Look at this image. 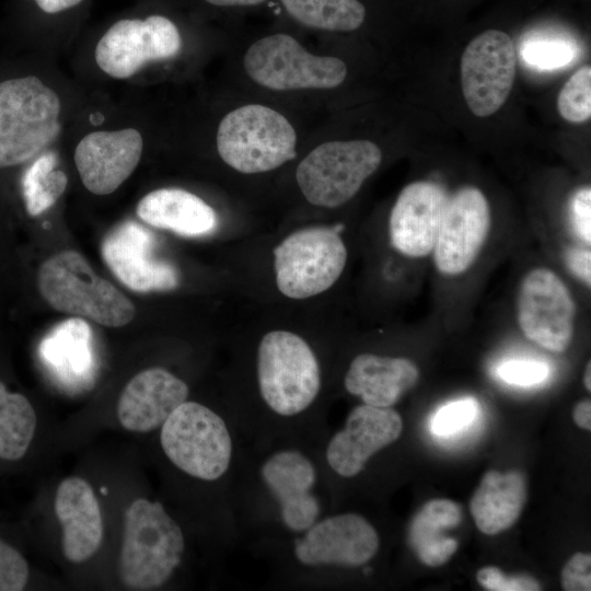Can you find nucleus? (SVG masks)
Wrapping results in <instances>:
<instances>
[{
	"label": "nucleus",
	"mask_w": 591,
	"mask_h": 591,
	"mask_svg": "<svg viewBox=\"0 0 591 591\" xmlns=\"http://www.w3.org/2000/svg\"><path fill=\"white\" fill-rule=\"evenodd\" d=\"M256 384L260 415L247 434L258 445L316 442L321 424L312 414L322 392V368L305 339L289 331L265 334L256 354Z\"/></svg>",
	"instance_id": "obj_1"
},
{
	"label": "nucleus",
	"mask_w": 591,
	"mask_h": 591,
	"mask_svg": "<svg viewBox=\"0 0 591 591\" xmlns=\"http://www.w3.org/2000/svg\"><path fill=\"white\" fill-rule=\"evenodd\" d=\"M281 440L258 447L248 468L256 520L280 537L303 533L325 514L324 475L314 444Z\"/></svg>",
	"instance_id": "obj_2"
},
{
	"label": "nucleus",
	"mask_w": 591,
	"mask_h": 591,
	"mask_svg": "<svg viewBox=\"0 0 591 591\" xmlns=\"http://www.w3.org/2000/svg\"><path fill=\"white\" fill-rule=\"evenodd\" d=\"M239 427L234 418L187 399L163 422L158 434L164 461L182 479L233 498L239 472Z\"/></svg>",
	"instance_id": "obj_3"
},
{
	"label": "nucleus",
	"mask_w": 591,
	"mask_h": 591,
	"mask_svg": "<svg viewBox=\"0 0 591 591\" xmlns=\"http://www.w3.org/2000/svg\"><path fill=\"white\" fill-rule=\"evenodd\" d=\"M188 542L179 520L160 500L132 498L121 515L116 556L118 584L151 591L169 586L182 570Z\"/></svg>",
	"instance_id": "obj_4"
},
{
	"label": "nucleus",
	"mask_w": 591,
	"mask_h": 591,
	"mask_svg": "<svg viewBox=\"0 0 591 591\" xmlns=\"http://www.w3.org/2000/svg\"><path fill=\"white\" fill-rule=\"evenodd\" d=\"M37 287L56 311L107 327L125 326L136 313L132 302L99 277L76 251H63L46 259L37 273Z\"/></svg>",
	"instance_id": "obj_5"
},
{
	"label": "nucleus",
	"mask_w": 591,
	"mask_h": 591,
	"mask_svg": "<svg viewBox=\"0 0 591 591\" xmlns=\"http://www.w3.org/2000/svg\"><path fill=\"white\" fill-rule=\"evenodd\" d=\"M57 93L35 76L0 82V169L28 162L60 134Z\"/></svg>",
	"instance_id": "obj_6"
},
{
	"label": "nucleus",
	"mask_w": 591,
	"mask_h": 591,
	"mask_svg": "<svg viewBox=\"0 0 591 591\" xmlns=\"http://www.w3.org/2000/svg\"><path fill=\"white\" fill-rule=\"evenodd\" d=\"M289 541L291 567L301 577L317 580L328 570L364 566L380 548L376 529L356 512L325 513Z\"/></svg>",
	"instance_id": "obj_7"
},
{
	"label": "nucleus",
	"mask_w": 591,
	"mask_h": 591,
	"mask_svg": "<svg viewBox=\"0 0 591 591\" xmlns=\"http://www.w3.org/2000/svg\"><path fill=\"white\" fill-rule=\"evenodd\" d=\"M216 140L223 162L245 174L275 170L296 157L294 128L282 114L260 104L228 113Z\"/></svg>",
	"instance_id": "obj_8"
},
{
	"label": "nucleus",
	"mask_w": 591,
	"mask_h": 591,
	"mask_svg": "<svg viewBox=\"0 0 591 591\" xmlns=\"http://www.w3.org/2000/svg\"><path fill=\"white\" fill-rule=\"evenodd\" d=\"M276 283L291 299H306L329 289L340 277L347 248L339 228L310 227L288 235L274 250Z\"/></svg>",
	"instance_id": "obj_9"
},
{
	"label": "nucleus",
	"mask_w": 591,
	"mask_h": 591,
	"mask_svg": "<svg viewBox=\"0 0 591 591\" xmlns=\"http://www.w3.org/2000/svg\"><path fill=\"white\" fill-rule=\"evenodd\" d=\"M381 161L382 152L372 141H328L300 162L296 178L310 204L336 208L358 193Z\"/></svg>",
	"instance_id": "obj_10"
},
{
	"label": "nucleus",
	"mask_w": 591,
	"mask_h": 591,
	"mask_svg": "<svg viewBox=\"0 0 591 591\" xmlns=\"http://www.w3.org/2000/svg\"><path fill=\"white\" fill-rule=\"evenodd\" d=\"M243 66L253 81L278 91L333 89L347 76V66L341 59L313 55L285 33L253 43L244 55Z\"/></svg>",
	"instance_id": "obj_11"
},
{
	"label": "nucleus",
	"mask_w": 591,
	"mask_h": 591,
	"mask_svg": "<svg viewBox=\"0 0 591 591\" xmlns=\"http://www.w3.org/2000/svg\"><path fill=\"white\" fill-rule=\"evenodd\" d=\"M402 431L403 419L394 408L355 406L340 429L314 443L322 473L341 479L355 478L375 454L393 444Z\"/></svg>",
	"instance_id": "obj_12"
},
{
	"label": "nucleus",
	"mask_w": 591,
	"mask_h": 591,
	"mask_svg": "<svg viewBox=\"0 0 591 591\" xmlns=\"http://www.w3.org/2000/svg\"><path fill=\"white\" fill-rule=\"evenodd\" d=\"M515 309L519 327L528 339L553 352H563L569 347L576 303L553 270L536 267L522 278Z\"/></svg>",
	"instance_id": "obj_13"
},
{
	"label": "nucleus",
	"mask_w": 591,
	"mask_h": 591,
	"mask_svg": "<svg viewBox=\"0 0 591 591\" xmlns=\"http://www.w3.org/2000/svg\"><path fill=\"white\" fill-rule=\"evenodd\" d=\"M517 54L511 37L488 30L473 38L461 58V82L465 102L478 117L496 113L514 83Z\"/></svg>",
	"instance_id": "obj_14"
},
{
	"label": "nucleus",
	"mask_w": 591,
	"mask_h": 591,
	"mask_svg": "<svg viewBox=\"0 0 591 591\" xmlns=\"http://www.w3.org/2000/svg\"><path fill=\"white\" fill-rule=\"evenodd\" d=\"M181 47V34L170 19L163 15L126 19L114 23L101 37L95 60L109 77L126 79L150 61L173 58Z\"/></svg>",
	"instance_id": "obj_15"
},
{
	"label": "nucleus",
	"mask_w": 591,
	"mask_h": 591,
	"mask_svg": "<svg viewBox=\"0 0 591 591\" xmlns=\"http://www.w3.org/2000/svg\"><path fill=\"white\" fill-rule=\"evenodd\" d=\"M490 207L476 187L465 186L447 198L433 247L437 269L448 276L466 271L490 230Z\"/></svg>",
	"instance_id": "obj_16"
},
{
	"label": "nucleus",
	"mask_w": 591,
	"mask_h": 591,
	"mask_svg": "<svg viewBox=\"0 0 591 591\" xmlns=\"http://www.w3.org/2000/svg\"><path fill=\"white\" fill-rule=\"evenodd\" d=\"M53 508L63 559L77 567L90 563L105 542L103 507L94 486L83 476H66L56 487Z\"/></svg>",
	"instance_id": "obj_17"
},
{
	"label": "nucleus",
	"mask_w": 591,
	"mask_h": 591,
	"mask_svg": "<svg viewBox=\"0 0 591 591\" xmlns=\"http://www.w3.org/2000/svg\"><path fill=\"white\" fill-rule=\"evenodd\" d=\"M153 233L135 221H125L104 237L102 257L115 277L137 292L171 291L179 274L158 256Z\"/></svg>",
	"instance_id": "obj_18"
},
{
	"label": "nucleus",
	"mask_w": 591,
	"mask_h": 591,
	"mask_svg": "<svg viewBox=\"0 0 591 591\" xmlns=\"http://www.w3.org/2000/svg\"><path fill=\"white\" fill-rule=\"evenodd\" d=\"M188 398L189 386L183 379L162 367L147 368L123 387L116 403V421L129 433H157Z\"/></svg>",
	"instance_id": "obj_19"
},
{
	"label": "nucleus",
	"mask_w": 591,
	"mask_h": 591,
	"mask_svg": "<svg viewBox=\"0 0 591 591\" xmlns=\"http://www.w3.org/2000/svg\"><path fill=\"white\" fill-rule=\"evenodd\" d=\"M142 149V137L134 128L88 134L73 157L82 184L95 195L114 193L137 167Z\"/></svg>",
	"instance_id": "obj_20"
},
{
	"label": "nucleus",
	"mask_w": 591,
	"mask_h": 591,
	"mask_svg": "<svg viewBox=\"0 0 591 591\" xmlns=\"http://www.w3.org/2000/svg\"><path fill=\"white\" fill-rule=\"evenodd\" d=\"M447 198L444 190L431 182L418 181L405 186L390 216L392 246L415 258L432 253Z\"/></svg>",
	"instance_id": "obj_21"
},
{
	"label": "nucleus",
	"mask_w": 591,
	"mask_h": 591,
	"mask_svg": "<svg viewBox=\"0 0 591 591\" xmlns=\"http://www.w3.org/2000/svg\"><path fill=\"white\" fill-rule=\"evenodd\" d=\"M419 379L417 366L407 358L363 352L345 374L346 391L375 407H392Z\"/></svg>",
	"instance_id": "obj_22"
},
{
	"label": "nucleus",
	"mask_w": 591,
	"mask_h": 591,
	"mask_svg": "<svg viewBox=\"0 0 591 591\" xmlns=\"http://www.w3.org/2000/svg\"><path fill=\"white\" fill-rule=\"evenodd\" d=\"M42 424L32 399L0 379V474L31 464L39 447Z\"/></svg>",
	"instance_id": "obj_23"
},
{
	"label": "nucleus",
	"mask_w": 591,
	"mask_h": 591,
	"mask_svg": "<svg viewBox=\"0 0 591 591\" xmlns=\"http://www.w3.org/2000/svg\"><path fill=\"white\" fill-rule=\"evenodd\" d=\"M137 215L146 223L183 236H200L215 230V210L197 195L182 188L150 192L137 205Z\"/></svg>",
	"instance_id": "obj_24"
},
{
	"label": "nucleus",
	"mask_w": 591,
	"mask_h": 591,
	"mask_svg": "<svg viewBox=\"0 0 591 591\" xmlns=\"http://www.w3.org/2000/svg\"><path fill=\"white\" fill-rule=\"evenodd\" d=\"M526 502V480L519 471L485 473L470 501L477 529L486 535L511 528Z\"/></svg>",
	"instance_id": "obj_25"
},
{
	"label": "nucleus",
	"mask_w": 591,
	"mask_h": 591,
	"mask_svg": "<svg viewBox=\"0 0 591 591\" xmlns=\"http://www.w3.org/2000/svg\"><path fill=\"white\" fill-rule=\"evenodd\" d=\"M462 517L460 505L449 499H432L417 511L408 528V543L422 564L440 567L454 555L459 543L445 534Z\"/></svg>",
	"instance_id": "obj_26"
},
{
	"label": "nucleus",
	"mask_w": 591,
	"mask_h": 591,
	"mask_svg": "<svg viewBox=\"0 0 591 591\" xmlns=\"http://www.w3.org/2000/svg\"><path fill=\"white\" fill-rule=\"evenodd\" d=\"M91 328L81 317L62 321L43 339L40 354L66 378H81L91 368Z\"/></svg>",
	"instance_id": "obj_27"
},
{
	"label": "nucleus",
	"mask_w": 591,
	"mask_h": 591,
	"mask_svg": "<svg viewBox=\"0 0 591 591\" xmlns=\"http://www.w3.org/2000/svg\"><path fill=\"white\" fill-rule=\"evenodd\" d=\"M287 13L304 26L350 32L360 27L366 9L358 0H280Z\"/></svg>",
	"instance_id": "obj_28"
},
{
	"label": "nucleus",
	"mask_w": 591,
	"mask_h": 591,
	"mask_svg": "<svg viewBox=\"0 0 591 591\" xmlns=\"http://www.w3.org/2000/svg\"><path fill=\"white\" fill-rule=\"evenodd\" d=\"M57 155L44 152L26 170L22 177V193L28 215L35 217L50 208L67 187V176L55 170Z\"/></svg>",
	"instance_id": "obj_29"
},
{
	"label": "nucleus",
	"mask_w": 591,
	"mask_h": 591,
	"mask_svg": "<svg viewBox=\"0 0 591 591\" xmlns=\"http://www.w3.org/2000/svg\"><path fill=\"white\" fill-rule=\"evenodd\" d=\"M557 108L569 123H583L591 116V68L584 66L576 71L561 88Z\"/></svg>",
	"instance_id": "obj_30"
},
{
	"label": "nucleus",
	"mask_w": 591,
	"mask_h": 591,
	"mask_svg": "<svg viewBox=\"0 0 591 591\" xmlns=\"http://www.w3.org/2000/svg\"><path fill=\"white\" fill-rule=\"evenodd\" d=\"M521 54L529 65L548 70L569 63L576 55V48L567 40L536 38L524 44Z\"/></svg>",
	"instance_id": "obj_31"
},
{
	"label": "nucleus",
	"mask_w": 591,
	"mask_h": 591,
	"mask_svg": "<svg viewBox=\"0 0 591 591\" xmlns=\"http://www.w3.org/2000/svg\"><path fill=\"white\" fill-rule=\"evenodd\" d=\"M26 568V557L21 546L8 534L0 532V591L14 590Z\"/></svg>",
	"instance_id": "obj_32"
},
{
	"label": "nucleus",
	"mask_w": 591,
	"mask_h": 591,
	"mask_svg": "<svg viewBox=\"0 0 591 591\" xmlns=\"http://www.w3.org/2000/svg\"><path fill=\"white\" fill-rule=\"evenodd\" d=\"M477 413L474 399L452 402L438 410L431 421V430L438 436L453 434L473 421Z\"/></svg>",
	"instance_id": "obj_33"
},
{
	"label": "nucleus",
	"mask_w": 591,
	"mask_h": 591,
	"mask_svg": "<svg viewBox=\"0 0 591 591\" xmlns=\"http://www.w3.org/2000/svg\"><path fill=\"white\" fill-rule=\"evenodd\" d=\"M478 584L488 591H540L538 581L525 573L505 575L498 567L487 566L476 573Z\"/></svg>",
	"instance_id": "obj_34"
},
{
	"label": "nucleus",
	"mask_w": 591,
	"mask_h": 591,
	"mask_svg": "<svg viewBox=\"0 0 591 591\" xmlns=\"http://www.w3.org/2000/svg\"><path fill=\"white\" fill-rule=\"evenodd\" d=\"M498 373L510 384L529 386L542 382L548 375L546 364L536 361L513 360L503 363Z\"/></svg>",
	"instance_id": "obj_35"
},
{
	"label": "nucleus",
	"mask_w": 591,
	"mask_h": 591,
	"mask_svg": "<svg viewBox=\"0 0 591 591\" xmlns=\"http://www.w3.org/2000/svg\"><path fill=\"white\" fill-rule=\"evenodd\" d=\"M561 588L565 591L591 590V556L578 552L565 564L560 573Z\"/></svg>",
	"instance_id": "obj_36"
},
{
	"label": "nucleus",
	"mask_w": 591,
	"mask_h": 591,
	"mask_svg": "<svg viewBox=\"0 0 591 591\" xmlns=\"http://www.w3.org/2000/svg\"><path fill=\"white\" fill-rule=\"evenodd\" d=\"M570 219L577 235L587 244L591 242V189L579 188L570 201Z\"/></svg>",
	"instance_id": "obj_37"
},
{
	"label": "nucleus",
	"mask_w": 591,
	"mask_h": 591,
	"mask_svg": "<svg viewBox=\"0 0 591 591\" xmlns=\"http://www.w3.org/2000/svg\"><path fill=\"white\" fill-rule=\"evenodd\" d=\"M569 270L588 287L591 285V253L589 250L569 248L566 252Z\"/></svg>",
	"instance_id": "obj_38"
},
{
	"label": "nucleus",
	"mask_w": 591,
	"mask_h": 591,
	"mask_svg": "<svg viewBox=\"0 0 591 591\" xmlns=\"http://www.w3.org/2000/svg\"><path fill=\"white\" fill-rule=\"evenodd\" d=\"M575 424L586 430H591V402L583 399L576 404L572 410Z\"/></svg>",
	"instance_id": "obj_39"
},
{
	"label": "nucleus",
	"mask_w": 591,
	"mask_h": 591,
	"mask_svg": "<svg viewBox=\"0 0 591 591\" xmlns=\"http://www.w3.org/2000/svg\"><path fill=\"white\" fill-rule=\"evenodd\" d=\"M46 13H57L79 4L82 0H34Z\"/></svg>",
	"instance_id": "obj_40"
},
{
	"label": "nucleus",
	"mask_w": 591,
	"mask_h": 591,
	"mask_svg": "<svg viewBox=\"0 0 591 591\" xmlns=\"http://www.w3.org/2000/svg\"><path fill=\"white\" fill-rule=\"evenodd\" d=\"M208 3L218 7H252L257 5L266 0H205Z\"/></svg>",
	"instance_id": "obj_41"
},
{
	"label": "nucleus",
	"mask_w": 591,
	"mask_h": 591,
	"mask_svg": "<svg viewBox=\"0 0 591 591\" xmlns=\"http://www.w3.org/2000/svg\"><path fill=\"white\" fill-rule=\"evenodd\" d=\"M583 384L588 391L591 390V361L590 360L586 364V369L583 373Z\"/></svg>",
	"instance_id": "obj_42"
}]
</instances>
